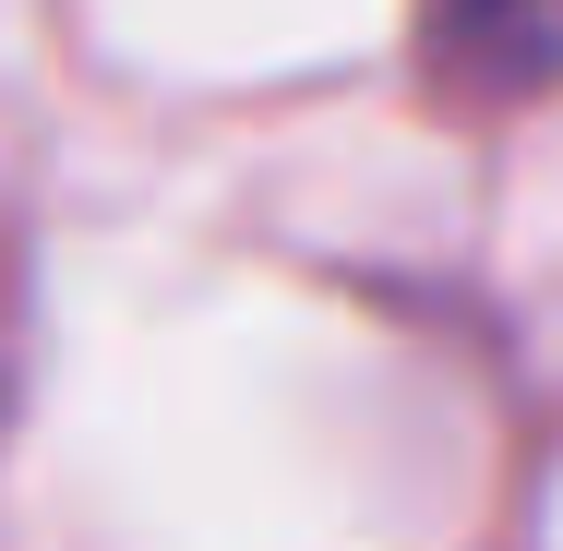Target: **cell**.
Returning a JSON list of instances; mask_svg holds the SVG:
<instances>
[{
    "instance_id": "cell-1",
    "label": "cell",
    "mask_w": 563,
    "mask_h": 551,
    "mask_svg": "<svg viewBox=\"0 0 563 551\" xmlns=\"http://www.w3.org/2000/svg\"><path fill=\"white\" fill-rule=\"evenodd\" d=\"M444 73L504 97V85H552L563 73V0H444Z\"/></svg>"
}]
</instances>
